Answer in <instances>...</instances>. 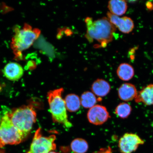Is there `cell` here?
<instances>
[{"mask_svg":"<svg viewBox=\"0 0 153 153\" xmlns=\"http://www.w3.org/2000/svg\"><path fill=\"white\" fill-rule=\"evenodd\" d=\"M85 22L87 27L85 36L89 41H96L101 47H105L112 41L116 27L108 18L93 21L91 18L88 17Z\"/></svg>","mask_w":153,"mask_h":153,"instance_id":"cell-1","label":"cell"},{"mask_svg":"<svg viewBox=\"0 0 153 153\" xmlns=\"http://www.w3.org/2000/svg\"><path fill=\"white\" fill-rule=\"evenodd\" d=\"M7 114L13 125L26 139L37 119L33 107L31 105L22 106Z\"/></svg>","mask_w":153,"mask_h":153,"instance_id":"cell-2","label":"cell"},{"mask_svg":"<svg viewBox=\"0 0 153 153\" xmlns=\"http://www.w3.org/2000/svg\"><path fill=\"white\" fill-rule=\"evenodd\" d=\"M40 34L41 30L39 29L33 28L27 24L24 25L22 29L16 28L11 42V48L14 54L20 56L22 51L31 46Z\"/></svg>","mask_w":153,"mask_h":153,"instance_id":"cell-3","label":"cell"},{"mask_svg":"<svg viewBox=\"0 0 153 153\" xmlns=\"http://www.w3.org/2000/svg\"><path fill=\"white\" fill-rule=\"evenodd\" d=\"M63 91L62 88L49 91L47 95L48 101L53 121L70 128L72 124L68 120L65 104L62 97Z\"/></svg>","mask_w":153,"mask_h":153,"instance_id":"cell-4","label":"cell"},{"mask_svg":"<svg viewBox=\"0 0 153 153\" xmlns=\"http://www.w3.org/2000/svg\"><path fill=\"white\" fill-rule=\"evenodd\" d=\"M25 139L6 113L0 119V148L7 145L19 144Z\"/></svg>","mask_w":153,"mask_h":153,"instance_id":"cell-5","label":"cell"},{"mask_svg":"<svg viewBox=\"0 0 153 153\" xmlns=\"http://www.w3.org/2000/svg\"><path fill=\"white\" fill-rule=\"evenodd\" d=\"M56 137L54 135L44 137L40 128L36 131L29 150L26 153H49L56 149L55 143Z\"/></svg>","mask_w":153,"mask_h":153,"instance_id":"cell-6","label":"cell"},{"mask_svg":"<svg viewBox=\"0 0 153 153\" xmlns=\"http://www.w3.org/2000/svg\"><path fill=\"white\" fill-rule=\"evenodd\" d=\"M144 143V141L136 134L126 133L120 139L118 146L122 153H131Z\"/></svg>","mask_w":153,"mask_h":153,"instance_id":"cell-7","label":"cell"},{"mask_svg":"<svg viewBox=\"0 0 153 153\" xmlns=\"http://www.w3.org/2000/svg\"><path fill=\"white\" fill-rule=\"evenodd\" d=\"M110 117L106 107L99 105H95L90 108L87 114L89 121L95 125L104 124Z\"/></svg>","mask_w":153,"mask_h":153,"instance_id":"cell-8","label":"cell"},{"mask_svg":"<svg viewBox=\"0 0 153 153\" xmlns=\"http://www.w3.org/2000/svg\"><path fill=\"white\" fill-rule=\"evenodd\" d=\"M107 16L110 22L122 33H129L132 31L134 25L131 18L127 16L120 18L109 12Z\"/></svg>","mask_w":153,"mask_h":153,"instance_id":"cell-9","label":"cell"},{"mask_svg":"<svg viewBox=\"0 0 153 153\" xmlns=\"http://www.w3.org/2000/svg\"><path fill=\"white\" fill-rule=\"evenodd\" d=\"M3 73L7 79L12 81H17L22 77L24 70L22 66L18 63L11 62L5 66Z\"/></svg>","mask_w":153,"mask_h":153,"instance_id":"cell-10","label":"cell"},{"mask_svg":"<svg viewBox=\"0 0 153 153\" xmlns=\"http://www.w3.org/2000/svg\"><path fill=\"white\" fill-rule=\"evenodd\" d=\"M118 93V97L121 100L129 101L135 99L138 92L135 86L133 84L125 83L120 86Z\"/></svg>","mask_w":153,"mask_h":153,"instance_id":"cell-11","label":"cell"},{"mask_svg":"<svg viewBox=\"0 0 153 153\" xmlns=\"http://www.w3.org/2000/svg\"><path fill=\"white\" fill-rule=\"evenodd\" d=\"M136 102L142 103L147 106L153 105V84H150L138 92L135 99Z\"/></svg>","mask_w":153,"mask_h":153,"instance_id":"cell-12","label":"cell"},{"mask_svg":"<svg viewBox=\"0 0 153 153\" xmlns=\"http://www.w3.org/2000/svg\"><path fill=\"white\" fill-rule=\"evenodd\" d=\"M111 86L108 82L103 79H98L94 82L91 86L92 93L97 97L106 96L109 93Z\"/></svg>","mask_w":153,"mask_h":153,"instance_id":"cell-13","label":"cell"},{"mask_svg":"<svg viewBox=\"0 0 153 153\" xmlns=\"http://www.w3.org/2000/svg\"><path fill=\"white\" fill-rule=\"evenodd\" d=\"M127 2L120 0H112L108 2V7L110 13L118 16L125 14L127 9Z\"/></svg>","mask_w":153,"mask_h":153,"instance_id":"cell-14","label":"cell"},{"mask_svg":"<svg viewBox=\"0 0 153 153\" xmlns=\"http://www.w3.org/2000/svg\"><path fill=\"white\" fill-rule=\"evenodd\" d=\"M117 74L120 79L123 81H129L134 75V70L131 65L122 63L118 67Z\"/></svg>","mask_w":153,"mask_h":153,"instance_id":"cell-15","label":"cell"},{"mask_svg":"<svg viewBox=\"0 0 153 153\" xmlns=\"http://www.w3.org/2000/svg\"><path fill=\"white\" fill-rule=\"evenodd\" d=\"M67 110L70 112H74L79 109L81 103L80 99L78 95L73 94L67 95L65 98Z\"/></svg>","mask_w":153,"mask_h":153,"instance_id":"cell-16","label":"cell"},{"mask_svg":"<svg viewBox=\"0 0 153 153\" xmlns=\"http://www.w3.org/2000/svg\"><path fill=\"white\" fill-rule=\"evenodd\" d=\"M97 100L94 94L89 91L82 94L80 99L81 105L84 108H91L94 106Z\"/></svg>","mask_w":153,"mask_h":153,"instance_id":"cell-17","label":"cell"},{"mask_svg":"<svg viewBox=\"0 0 153 153\" xmlns=\"http://www.w3.org/2000/svg\"><path fill=\"white\" fill-rule=\"evenodd\" d=\"M88 145L85 139L77 138L72 141L71 148L74 153H85L88 149Z\"/></svg>","mask_w":153,"mask_h":153,"instance_id":"cell-18","label":"cell"},{"mask_svg":"<svg viewBox=\"0 0 153 153\" xmlns=\"http://www.w3.org/2000/svg\"><path fill=\"white\" fill-rule=\"evenodd\" d=\"M131 111V107L129 104L126 102H122L116 107L115 114L120 118L126 119L128 117Z\"/></svg>","mask_w":153,"mask_h":153,"instance_id":"cell-19","label":"cell"},{"mask_svg":"<svg viewBox=\"0 0 153 153\" xmlns=\"http://www.w3.org/2000/svg\"><path fill=\"white\" fill-rule=\"evenodd\" d=\"M49 153H60L55 152H50Z\"/></svg>","mask_w":153,"mask_h":153,"instance_id":"cell-20","label":"cell"}]
</instances>
